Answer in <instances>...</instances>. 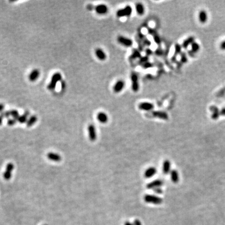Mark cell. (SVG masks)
<instances>
[{"instance_id":"1","label":"cell","mask_w":225,"mask_h":225,"mask_svg":"<svg viewBox=\"0 0 225 225\" xmlns=\"http://www.w3.org/2000/svg\"><path fill=\"white\" fill-rule=\"evenodd\" d=\"M133 12L132 8L129 5H126L124 8L118 10L116 15L118 18H123L125 17H130Z\"/></svg>"},{"instance_id":"2","label":"cell","mask_w":225,"mask_h":225,"mask_svg":"<svg viewBox=\"0 0 225 225\" xmlns=\"http://www.w3.org/2000/svg\"><path fill=\"white\" fill-rule=\"evenodd\" d=\"M130 79L132 91L133 92H138L140 89V84L138 74L136 72H132L130 75Z\"/></svg>"},{"instance_id":"3","label":"cell","mask_w":225,"mask_h":225,"mask_svg":"<svg viewBox=\"0 0 225 225\" xmlns=\"http://www.w3.org/2000/svg\"><path fill=\"white\" fill-rule=\"evenodd\" d=\"M144 200L147 203L154 205H159L163 202V200L159 196L152 194H146L144 196Z\"/></svg>"},{"instance_id":"4","label":"cell","mask_w":225,"mask_h":225,"mask_svg":"<svg viewBox=\"0 0 225 225\" xmlns=\"http://www.w3.org/2000/svg\"><path fill=\"white\" fill-rule=\"evenodd\" d=\"M62 77L60 73H56L53 74L51 78L50 82L48 86V89L49 90L52 91L55 89L57 83L62 80Z\"/></svg>"},{"instance_id":"5","label":"cell","mask_w":225,"mask_h":225,"mask_svg":"<svg viewBox=\"0 0 225 225\" xmlns=\"http://www.w3.org/2000/svg\"><path fill=\"white\" fill-rule=\"evenodd\" d=\"M117 41L119 44L126 48L132 47L133 43L131 39L123 36H119L117 38Z\"/></svg>"},{"instance_id":"6","label":"cell","mask_w":225,"mask_h":225,"mask_svg":"<svg viewBox=\"0 0 225 225\" xmlns=\"http://www.w3.org/2000/svg\"><path fill=\"white\" fill-rule=\"evenodd\" d=\"M126 82L124 80L120 79L117 80L113 87V90L115 93H119L124 89Z\"/></svg>"},{"instance_id":"7","label":"cell","mask_w":225,"mask_h":225,"mask_svg":"<svg viewBox=\"0 0 225 225\" xmlns=\"http://www.w3.org/2000/svg\"><path fill=\"white\" fill-rule=\"evenodd\" d=\"M94 10L96 13L99 15H104L107 14L109 9L105 4H99L95 6Z\"/></svg>"},{"instance_id":"8","label":"cell","mask_w":225,"mask_h":225,"mask_svg":"<svg viewBox=\"0 0 225 225\" xmlns=\"http://www.w3.org/2000/svg\"><path fill=\"white\" fill-rule=\"evenodd\" d=\"M88 134H89V138L90 141H94L96 140L97 138V130L93 124H90L89 125L88 127Z\"/></svg>"},{"instance_id":"9","label":"cell","mask_w":225,"mask_h":225,"mask_svg":"<svg viewBox=\"0 0 225 225\" xmlns=\"http://www.w3.org/2000/svg\"><path fill=\"white\" fill-rule=\"evenodd\" d=\"M14 168V165L13 164L11 163L8 164L6 167L5 171L3 173V177L5 180H9L11 179V178L12 177V173Z\"/></svg>"},{"instance_id":"10","label":"cell","mask_w":225,"mask_h":225,"mask_svg":"<svg viewBox=\"0 0 225 225\" xmlns=\"http://www.w3.org/2000/svg\"><path fill=\"white\" fill-rule=\"evenodd\" d=\"M154 107V104L149 102H141L138 105L139 109L144 111H151L153 110Z\"/></svg>"},{"instance_id":"11","label":"cell","mask_w":225,"mask_h":225,"mask_svg":"<svg viewBox=\"0 0 225 225\" xmlns=\"http://www.w3.org/2000/svg\"><path fill=\"white\" fill-rule=\"evenodd\" d=\"M163 184V181L160 179H156L152 181L151 182H149L146 187L149 189H156L157 188H159Z\"/></svg>"},{"instance_id":"12","label":"cell","mask_w":225,"mask_h":225,"mask_svg":"<svg viewBox=\"0 0 225 225\" xmlns=\"http://www.w3.org/2000/svg\"><path fill=\"white\" fill-rule=\"evenodd\" d=\"M94 54L97 59L100 61H104L107 59L106 53L101 48L96 49L94 51Z\"/></svg>"},{"instance_id":"13","label":"cell","mask_w":225,"mask_h":225,"mask_svg":"<svg viewBox=\"0 0 225 225\" xmlns=\"http://www.w3.org/2000/svg\"><path fill=\"white\" fill-rule=\"evenodd\" d=\"M152 115L154 117L160 119L166 120L168 119V115L167 113L164 111H157L152 112Z\"/></svg>"},{"instance_id":"14","label":"cell","mask_w":225,"mask_h":225,"mask_svg":"<svg viewBox=\"0 0 225 225\" xmlns=\"http://www.w3.org/2000/svg\"><path fill=\"white\" fill-rule=\"evenodd\" d=\"M157 172V170L155 167H150L146 169L144 173V176L146 178H151L153 177Z\"/></svg>"},{"instance_id":"15","label":"cell","mask_w":225,"mask_h":225,"mask_svg":"<svg viewBox=\"0 0 225 225\" xmlns=\"http://www.w3.org/2000/svg\"><path fill=\"white\" fill-rule=\"evenodd\" d=\"M198 19L201 24H205L208 20V15L205 10H201L198 14Z\"/></svg>"},{"instance_id":"16","label":"cell","mask_w":225,"mask_h":225,"mask_svg":"<svg viewBox=\"0 0 225 225\" xmlns=\"http://www.w3.org/2000/svg\"><path fill=\"white\" fill-rule=\"evenodd\" d=\"M40 71L38 69H34L31 71V72L29 75V80L31 82H34L36 81L40 76Z\"/></svg>"},{"instance_id":"17","label":"cell","mask_w":225,"mask_h":225,"mask_svg":"<svg viewBox=\"0 0 225 225\" xmlns=\"http://www.w3.org/2000/svg\"><path fill=\"white\" fill-rule=\"evenodd\" d=\"M97 118L99 122L102 124H106L108 120L107 115L103 112H99L97 116Z\"/></svg>"},{"instance_id":"18","label":"cell","mask_w":225,"mask_h":225,"mask_svg":"<svg viewBox=\"0 0 225 225\" xmlns=\"http://www.w3.org/2000/svg\"><path fill=\"white\" fill-rule=\"evenodd\" d=\"M170 169H171V163H170V162L168 159L164 160V162H163V167H162V170H163V173L165 175H167V174L169 173V172H170V171H171Z\"/></svg>"},{"instance_id":"19","label":"cell","mask_w":225,"mask_h":225,"mask_svg":"<svg viewBox=\"0 0 225 225\" xmlns=\"http://www.w3.org/2000/svg\"><path fill=\"white\" fill-rule=\"evenodd\" d=\"M135 10L137 14L139 16H143L145 13V8L141 3H137L136 4Z\"/></svg>"},{"instance_id":"20","label":"cell","mask_w":225,"mask_h":225,"mask_svg":"<svg viewBox=\"0 0 225 225\" xmlns=\"http://www.w3.org/2000/svg\"><path fill=\"white\" fill-rule=\"evenodd\" d=\"M47 156L49 159L56 162H59L62 159L61 156L59 154L53 152L49 153L47 155Z\"/></svg>"},{"instance_id":"21","label":"cell","mask_w":225,"mask_h":225,"mask_svg":"<svg viewBox=\"0 0 225 225\" xmlns=\"http://www.w3.org/2000/svg\"><path fill=\"white\" fill-rule=\"evenodd\" d=\"M170 178L172 182L176 183L179 181V173L175 169L171 170L170 172Z\"/></svg>"},{"instance_id":"22","label":"cell","mask_w":225,"mask_h":225,"mask_svg":"<svg viewBox=\"0 0 225 225\" xmlns=\"http://www.w3.org/2000/svg\"><path fill=\"white\" fill-rule=\"evenodd\" d=\"M195 39L193 37H190L186 39L182 44V48L183 49H187L189 46H191L195 41Z\"/></svg>"},{"instance_id":"23","label":"cell","mask_w":225,"mask_h":225,"mask_svg":"<svg viewBox=\"0 0 225 225\" xmlns=\"http://www.w3.org/2000/svg\"><path fill=\"white\" fill-rule=\"evenodd\" d=\"M30 115V112L28 111H26L24 112V114L20 116L18 119V121L21 124H24L27 123L28 120V117Z\"/></svg>"},{"instance_id":"24","label":"cell","mask_w":225,"mask_h":225,"mask_svg":"<svg viewBox=\"0 0 225 225\" xmlns=\"http://www.w3.org/2000/svg\"><path fill=\"white\" fill-rule=\"evenodd\" d=\"M210 110L212 112L211 117L213 119H217L218 118L219 116L220 115V111H219L217 107L215 106H212L210 107Z\"/></svg>"},{"instance_id":"25","label":"cell","mask_w":225,"mask_h":225,"mask_svg":"<svg viewBox=\"0 0 225 225\" xmlns=\"http://www.w3.org/2000/svg\"><path fill=\"white\" fill-rule=\"evenodd\" d=\"M38 120V118L37 117L36 115H32L28 119L27 121V126L28 127H32L37 121Z\"/></svg>"},{"instance_id":"26","label":"cell","mask_w":225,"mask_h":225,"mask_svg":"<svg viewBox=\"0 0 225 225\" xmlns=\"http://www.w3.org/2000/svg\"><path fill=\"white\" fill-rule=\"evenodd\" d=\"M182 48V46H181V45H180V44H178V43L176 44V45H175V51L174 55H173V56L172 57V60H175L176 58V56H177L179 54H180V53H181Z\"/></svg>"},{"instance_id":"27","label":"cell","mask_w":225,"mask_h":225,"mask_svg":"<svg viewBox=\"0 0 225 225\" xmlns=\"http://www.w3.org/2000/svg\"><path fill=\"white\" fill-rule=\"evenodd\" d=\"M191 51L193 53H196L200 50V46L198 43L194 41L191 45Z\"/></svg>"},{"instance_id":"28","label":"cell","mask_w":225,"mask_h":225,"mask_svg":"<svg viewBox=\"0 0 225 225\" xmlns=\"http://www.w3.org/2000/svg\"><path fill=\"white\" fill-rule=\"evenodd\" d=\"M141 57V53L140 52V51L138 50H134L131 55L130 56V59L131 60H135L137 59H140Z\"/></svg>"},{"instance_id":"29","label":"cell","mask_w":225,"mask_h":225,"mask_svg":"<svg viewBox=\"0 0 225 225\" xmlns=\"http://www.w3.org/2000/svg\"><path fill=\"white\" fill-rule=\"evenodd\" d=\"M10 112H11V116H12L13 118L16 120L17 121H18V119L19 117L20 116L18 112L15 110H13L10 111Z\"/></svg>"},{"instance_id":"30","label":"cell","mask_w":225,"mask_h":225,"mask_svg":"<svg viewBox=\"0 0 225 225\" xmlns=\"http://www.w3.org/2000/svg\"><path fill=\"white\" fill-rule=\"evenodd\" d=\"M142 67L144 69H147V68H152L153 66V65L152 63L149 62V61L147 62H145L143 64H142Z\"/></svg>"},{"instance_id":"31","label":"cell","mask_w":225,"mask_h":225,"mask_svg":"<svg viewBox=\"0 0 225 225\" xmlns=\"http://www.w3.org/2000/svg\"><path fill=\"white\" fill-rule=\"evenodd\" d=\"M17 121L16 120H15V119H13V118H12V119H8V120L7 124H8V125L9 126H14V125L16 124V123Z\"/></svg>"},{"instance_id":"32","label":"cell","mask_w":225,"mask_h":225,"mask_svg":"<svg viewBox=\"0 0 225 225\" xmlns=\"http://www.w3.org/2000/svg\"><path fill=\"white\" fill-rule=\"evenodd\" d=\"M187 61H188V60H187V57L185 54L184 53H182L181 54V61L182 62V63H185L187 62Z\"/></svg>"},{"instance_id":"33","label":"cell","mask_w":225,"mask_h":225,"mask_svg":"<svg viewBox=\"0 0 225 225\" xmlns=\"http://www.w3.org/2000/svg\"><path fill=\"white\" fill-rule=\"evenodd\" d=\"M0 114H1L4 118H9L11 116V112L9 111H5Z\"/></svg>"},{"instance_id":"34","label":"cell","mask_w":225,"mask_h":225,"mask_svg":"<svg viewBox=\"0 0 225 225\" xmlns=\"http://www.w3.org/2000/svg\"><path fill=\"white\" fill-rule=\"evenodd\" d=\"M87 9L88 10V11H93V10H94V8H95V6H94L93 4H88L87 5Z\"/></svg>"},{"instance_id":"35","label":"cell","mask_w":225,"mask_h":225,"mask_svg":"<svg viewBox=\"0 0 225 225\" xmlns=\"http://www.w3.org/2000/svg\"><path fill=\"white\" fill-rule=\"evenodd\" d=\"M220 49L222 51H225V40H223L219 46Z\"/></svg>"},{"instance_id":"36","label":"cell","mask_w":225,"mask_h":225,"mask_svg":"<svg viewBox=\"0 0 225 225\" xmlns=\"http://www.w3.org/2000/svg\"><path fill=\"white\" fill-rule=\"evenodd\" d=\"M66 87V82L64 80H61V88L62 90H64L65 89Z\"/></svg>"},{"instance_id":"37","label":"cell","mask_w":225,"mask_h":225,"mask_svg":"<svg viewBox=\"0 0 225 225\" xmlns=\"http://www.w3.org/2000/svg\"><path fill=\"white\" fill-rule=\"evenodd\" d=\"M145 53H146V56H148L151 55L152 54V53H153V51H152L151 49H147L146 50V51H145Z\"/></svg>"},{"instance_id":"38","label":"cell","mask_w":225,"mask_h":225,"mask_svg":"<svg viewBox=\"0 0 225 225\" xmlns=\"http://www.w3.org/2000/svg\"><path fill=\"white\" fill-rule=\"evenodd\" d=\"M133 225H141V222L139 219H136L133 221Z\"/></svg>"},{"instance_id":"39","label":"cell","mask_w":225,"mask_h":225,"mask_svg":"<svg viewBox=\"0 0 225 225\" xmlns=\"http://www.w3.org/2000/svg\"><path fill=\"white\" fill-rule=\"evenodd\" d=\"M155 53L158 56H160L162 54V50L161 49H157L156 50V51H155Z\"/></svg>"},{"instance_id":"40","label":"cell","mask_w":225,"mask_h":225,"mask_svg":"<svg viewBox=\"0 0 225 225\" xmlns=\"http://www.w3.org/2000/svg\"><path fill=\"white\" fill-rule=\"evenodd\" d=\"M4 109V105L2 103H0V114L4 112H3Z\"/></svg>"},{"instance_id":"41","label":"cell","mask_w":225,"mask_h":225,"mask_svg":"<svg viewBox=\"0 0 225 225\" xmlns=\"http://www.w3.org/2000/svg\"><path fill=\"white\" fill-rule=\"evenodd\" d=\"M220 115L225 116V107H223L221 110V111H220Z\"/></svg>"},{"instance_id":"42","label":"cell","mask_w":225,"mask_h":225,"mask_svg":"<svg viewBox=\"0 0 225 225\" xmlns=\"http://www.w3.org/2000/svg\"><path fill=\"white\" fill-rule=\"evenodd\" d=\"M155 192H156L157 193H161L162 192V190L160 189V188L155 189Z\"/></svg>"},{"instance_id":"43","label":"cell","mask_w":225,"mask_h":225,"mask_svg":"<svg viewBox=\"0 0 225 225\" xmlns=\"http://www.w3.org/2000/svg\"><path fill=\"white\" fill-rule=\"evenodd\" d=\"M3 118L4 117H3V116L1 114H0V126H1L2 125V124Z\"/></svg>"},{"instance_id":"44","label":"cell","mask_w":225,"mask_h":225,"mask_svg":"<svg viewBox=\"0 0 225 225\" xmlns=\"http://www.w3.org/2000/svg\"><path fill=\"white\" fill-rule=\"evenodd\" d=\"M124 225H133V223H131V222H130L127 221V222H126L125 223Z\"/></svg>"}]
</instances>
